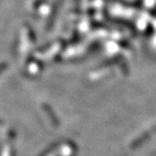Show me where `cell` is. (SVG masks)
Masks as SVG:
<instances>
[{"mask_svg": "<svg viewBox=\"0 0 156 156\" xmlns=\"http://www.w3.org/2000/svg\"><path fill=\"white\" fill-rule=\"evenodd\" d=\"M155 12H156V5L154 6V9L151 10V13H155Z\"/></svg>", "mask_w": 156, "mask_h": 156, "instance_id": "1", "label": "cell"}]
</instances>
